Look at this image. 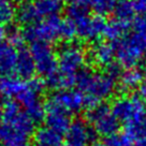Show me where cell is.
Listing matches in <instances>:
<instances>
[{"instance_id":"d590c367","label":"cell","mask_w":146,"mask_h":146,"mask_svg":"<svg viewBox=\"0 0 146 146\" xmlns=\"http://www.w3.org/2000/svg\"><path fill=\"white\" fill-rule=\"evenodd\" d=\"M0 146H31L29 142H18V143H5V144H0Z\"/></svg>"},{"instance_id":"e575fe53","label":"cell","mask_w":146,"mask_h":146,"mask_svg":"<svg viewBox=\"0 0 146 146\" xmlns=\"http://www.w3.org/2000/svg\"><path fill=\"white\" fill-rule=\"evenodd\" d=\"M140 96L142 97V99L145 101L146 100V76L144 78V81L141 85V89H140Z\"/></svg>"},{"instance_id":"ab89813d","label":"cell","mask_w":146,"mask_h":146,"mask_svg":"<svg viewBox=\"0 0 146 146\" xmlns=\"http://www.w3.org/2000/svg\"><path fill=\"white\" fill-rule=\"evenodd\" d=\"M0 121H2V104L0 103Z\"/></svg>"},{"instance_id":"3957f363","label":"cell","mask_w":146,"mask_h":146,"mask_svg":"<svg viewBox=\"0 0 146 146\" xmlns=\"http://www.w3.org/2000/svg\"><path fill=\"white\" fill-rule=\"evenodd\" d=\"M115 57L126 69L137 67L146 55V40L137 32H130L113 42Z\"/></svg>"},{"instance_id":"4fadbf2b","label":"cell","mask_w":146,"mask_h":146,"mask_svg":"<svg viewBox=\"0 0 146 146\" xmlns=\"http://www.w3.org/2000/svg\"><path fill=\"white\" fill-rule=\"evenodd\" d=\"M90 59L98 66L108 67L114 62L115 50L112 43L109 42H97L89 52Z\"/></svg>"},{"instance_id":"5bb4252c","label":"cell","mask_w":146,"mask_h":146,"mask_svg":"<svg viewBox=\"0 0 146 146\" xmlns=\"http://www.w3.org/2000/svg\"><path fill=\"white\" fill-rule=\"evenodd\" d=\"M36 72V64L32 59V56L30 54V50H27L26 48H21L18 52L17 61L15 67V73L21 80H31L35 78V73Z\"/></svg>"},{"instance_id":"d6a6232c","label":"cell","mask_w":146,"mask_h":146,"mask_svg":"<svg viewBox=\"0 0 146 146\" xmlns=\"http://www.w3.org/2000/svg\"><path fill=\"white\" fill-rule=\"evenodd\" d=\"M135 12L146 14V0H131Z\"/></svg>"},{"instance_id":"836d02e7","label":"cell","mask_w":146,"mask_h":146,"mask_svg":"<svg viewBox=\"0 0 146 146\" xmlns=\"http://www.w3.org/2000/svg\"><path fill=\"white\" fill-rule=\"evenodd\" d=\"M68 1L71 5H80V7H85V8L90 7L91 2V0H68Z\"/></svg>"},{"instance_id":"ba28073f","label":"cell","mask_w":146,"mask_h":146,"mask_svg":"<svg viewBox=\"0 0 146 146\" xmlns=\"http://www.w3.org/2000/svg\"><path fill=\"white\" fill-rule=\"evenodd\" d=\"M45 109V123L46 127L50 128L55 132L62 134L68 131V129L71 126V118L70 114L62 109L56 101L50 97L44 104Z\"/></svg>"},{"instance_id":"f546056e","label":"cell","mask_w":146,"mask_h":146,"mask_svg":"<svg viewBox=\"0 0 146 146\" xmlns=\"http://www.w3.org/2000/svg\"><path fill=\"white\" fill-rule=\"evenodd\" d=\"M132 31L137 32L146 40V14H142L133 19Z\"/></svg>"},{"instance_id":"2e32d148","label":"cell","mask_w":146,"mask_h":146,"mask_svg":"<svg viewBox=\"0 0 146 146\" xmlns=\"http://www.w3.org/2000/svg\"><path fill=\"white\" fill-rule=\"evenodd\" d=\"M144 78V72L139 67L126 69L125 71H123V74L119 78L120 86L123 90H132L142 85Z\"/></svg>"},{"instance_id":"ffe728a7","label":"cell","mask_w":146,"mask_h":146,"mask_svg":"<svg viewBox=\"0 0 146 146\" xmlns=\"http://www.w3.org/2000/svg\"><path fill=\"white\" fill-rule=\"evenodd\" d=\"M35 7L40 17H50L58 15L61 9L62 5L59 0H36Z\"/></svg>"},{"instance_id":"74e56055","label":"cell","mask_w":146,"mask_h":146,"mask_svg":"<svg viewBox=\"0 0 146 146\" xmlns=\"http://www.w3.org/2000/svg\"><path fill=\"white\" fill-rule=\"evenodd\" d=\"M3 95V76H0V96Z\"/></svg>"},{"instance_id":"8d00e7d4","label":"cell","mask_w":146,"mask_h":146,"mask_svg":"<svg viewBox=\"0 0 146 146\" xmlns=\"http://www.w3.org/2000/svg\"><path fill=\"white\" fill-rule=\"evenodd\" d=\"M5 29L3 28V26L0 25V42L2 41V39L5 38Z\"/></svg>"},{"instance_id":"52a82bcc","label":"cell","mask_w":146,"mask_h":146,"mask_svg":"<svg viewBox=\"0 0 146 146\" xmlns=\"http://www.w3.org/2000/svg\"><path fill=\"white\" fill-rule=\"evenodd\" d=\"M30 54L36 64V72L47 78L58 70V60L54 48L45 42H35L30 47Z\"/></svg>"},{"instance_id":"6da1fadb","label":"cell","mask_w":146,"mask_h":146,"mask_svg":"<svg viewBox=\"0 0 146 146\" xmlns=\"http://www.w3.org/2000/svg\"><path fill=\"white\" fill-rule=\"evenodd\" d=\"M33 130L35 123L22 111L18 102L5 101L2 104V123L0 125L1 144L28 141Z\"/></svg>"},{"instance_id":"603a6c76","label":"cell","mask_w":146,"mask_h":146,"mask_svg":"<svg viewBox=\"0 0 146 146\" xmlns=\"http://www.w3.org/2000/svg\"><path fill=\"white\" fill-rule=\"evenodd\" d=\"M125 133H127L133 141H140L146 139V116L139 120L126 125Z\"/></svg>"},{"instance_id":"484cf974","label":"cell","mask_w":146,"mask_h":146,"mask_svg":"<svg viewBox=\"0 0 146 146\" xmlns=\"http://www.w3.org/2000/svg\"><path fill=\"white\" fill-rule=\"evenodd\" d=\"M111 113V108L106 103H103V102H100L99 104H97L96 106L91 108V109L87 110L86 112V119L89 121V123L92 125V123L97 121L99 118L103 117L104 115Z\"/></svg>"},{"instance_id":"8992f818","label":"cell","mask_w":146,"mask_h":146,"mask_svg":"<svg viewBox=\"0 0 146 146\" xmlns=\"http://www.w3.org/2000/svg\"><path fill=\"white\" fill-rule=\"evenodd\" d=\"M57 60L59 69L58 71L60 73L69 76H75L76 73L84 68L86 53L80 44L68 42L61 46Z\"/></svg>"},{"instance_id":"8fae6325","label":"cell","mask_w":146,"mask_h":146,"mask_svg":"<svg viewBox=\"0 0 146 146\" xmlns=\"http://www.w3.org/2000/svg\"><path fill=\"white\" fill-rule=\"evenodd\" d=\"M52 97L69 114L78 113L85 108L84 94L80 90H74V89L60 90Z\"/></svg>"},{"instance_id":"f1b7e54d","label":"cell","mask_w":146,"mask_h":146,"mask_svg":"<svg viewBox=\"0 0 146 146\" xmlns=\"http://www.w3.org/2000/svg\"><path fill=\"white\" fill-rule=\"evenodd\" d=\"M88 15V8L80 5H69L67 8V16L70 21L76 22L78 19Z\"/></svg>"},{"instance_id":"60d3db41","label":"cell","mask_w":146,"mask_h":146,"mask_svg":"<svg viewBox=\"0 0 146 146\" xmlns=\"http://www.w3.org/2000/svg\"><path fill=\"white\" fill-rule=\"evenodd\" d=\"M25 2H31V1H33V0H24Z\"/></svg>"},{"instance_id":"7402d4cb","label":"cell","mask_w":146,"mask_h":146,"mask_svg":"<svg viewBox=\"0 0 146 146\" xmlns=\"http://www.w3.org/2000/svg\"><path fill=\"white\" fill-rule=\"evenodd\" d=\"M115 18L129 23L135 14V10L131 0H118L114 9Z\"/></svg>"},{"instance_id":"cb8c5ba5","label":"cell","mask_w":146,"mask_h":146,"mask_svg":"<svg viewBox=\"0 0 146 146\" xmlns=\"http://www.w3.org/2000/svg\"><path fill=\"white\" fill-rule=\"evenodd\" d=\"M16 10L10 0H0V25H11L16 17Z\"/></svg>"},{"instance_id":"83f0119b","label":"cell","mask_w":146,"mask_h":146,"mask_svg":"<svg viewBox=\"0 0 146 146\" xmlns=\"http://www.w3.org/2000/svg\"><path fill=\"white\" fill-rule=\"evenodd\" d=\"M75 36H76V30H75L74 23L69 18L62 19L60 25V39H62L64 41H70Z\"/></svg>"},{"instance_id":"30bf717a","label":"cell","mask_w":146,"mask_h":146,"mask_svg":"<svg viewBox=\"0 0 146 146\" xmlns=\"http://www.w3.org/2000/svg\"><path fill=\"white\" fill-rule=\"evenodd\" d=\"M66 137L70 146H86L88 143L97 141L98 133L94 128L87 127L83 120H75L66 132Z\"/></svg>"},{"instance_id":"9c48e42d","label":"cell","mask_w":146,"mask_h":146,"mask_svg":"<svg viewBox=\"0 0 146 146\" xmlns=\"http://www.w3.org/2000/svg\"><path fill=\"white\" fill-rule=\"evenodd\" d=\"M73 23L75 25L76 36L78 38L85 41H97L102 36H104L105 26L108 22L103 16H90L88 14Z\"/></svg>"},{"instance_id":"b9f144b4","label":"cell","mask_w":146,"mask_h":146,"mask_svg":"<svg viewBox=\"0 0 146 146\" xmlns=\"http://www.w3.org/2000/svg\"><path fill=\"white\" fill-rule=\"evenodd\" d=\"M64 146H70V145H68V144H67V145H64Z\"/></svg>"},{"instance_id":"44dd1931","label":"cell","mask_w":146,"mask_h":146,"mask_svg":"<svg viewBox=\"0 0 146 146\" xmlns=\"http://www.w3.org/2000/svg\"><path fill=\"white\" fill-rule=\"evenodd\" d=\"M27 88V82L19 78L3 76V95L2 96L17 98Z\"/></svg>"},{"instance_id":"277c9868","label":"cell","mask_w":146,"mask_h":146,"mask_svg":"<svg viewBox=\"0 0 146 146\" xmlns=\"http://www.w3.org/2000/svg\"><path fill=\"white\" fill-rule=\"evenodd\" d=\"M111 112L119 123L128 125L146 116V105L140 95L119 97L112 103Z\"/></svg>"},{"instance_id":"1f68e13d","label":"cell","mask_w":146,"mask_h":146,"mask_svg":"<svg viewBox=\"0 0 146 146\" xmlns=\"http://www.w3.org/2000/svg\"><path fill=\"white\" fill-rule=\"evenodd\" d=\"M95 146H119L118 140H117V134L113 137H105L103 141L97 142Z\"/></svg>"},{"instance_id":"7c38bea8","label":"cell","mask_w":146,"mask_h":146,"mask_svg":"<svg viewBox=\"0 0 146 146\" xmlns=\"http://www.w3.org/2000/svg\"><path fill=\"white\" fill-rule=\"evenodd\" d=\"M17 56V50L9 42H0V76L7 78L15 72Z\"/></svg>"},{"instance_id":"7a4b0ae2","label":"cell","mask_w":146,"mask_h":146,"mask_svg":"<svg viewBox=\"0 0 146 146\" xmlns=\"http://www.w3.org/2000/svg\"><path fill=\"white\" fill-rule=\"evenodd\" d=\"M115 82L105 73H95L86 67L81 69L75 75V85L78 90L99 102L113 95L116 86Z\"/></svg>"},{"instance_id":"f35d334b","label":"cell","mask_w":146,"mask_h":146,"mask_svg":"<svg viewBox=\"0 0 146 146\" xmlns=\"http://www.w3.org/2000/svg\"><path fill=\"white\" fill-rule=\"evenodd\" d=\"M135 146H146V139L145 140H140V141H137V145Z\"/></svg>"},{"instance_id":"e0dca14e","label":"cell","mask_w":146,"mask_h":146,"mask_svg":"<svg viewBox=\"0 0 146 146\" xmlns=\"http://www.w3.org/2000/svg\"><path fill=\"white\" fill-rule=\"evenodd\" d=\"M35 146H62L61 134L50 128H40L35 134Z\"/></svg>"},{"instance_id":"ac0fdd59","label":"cell","mask_w":146,"mask_h":146,"mask_svg":"<svg viewBox=\"0 0 146 146\" xmlns=\"http://www.w3.org/2000/svg\"><path fill=\"white\" fill-rule=\"evenodd\" d=\"M129 27H130L129 23L119 21L117 18H114V19H112V21L106 23L104 36L110 41L116 42L117 40L121 39L123 36L127 35Z\"/></svg>"},{"instance_id":"5b68a950","label":"cell","mask_w":146,"mask_h":146,"mask_svg":"<svg viewBox=\"0 0 146 146\" xmlns=\"http://www.w3.org/2000/svg\"><path fill=\"white\" fill-rule=\"evenodd\" d=\"M62 18L58 15L44 18L41 22L25 27L22 33L25 41L52 43L60 39V25Z\"/></svg>"},{"instance_id":"4dcf8cb0","label":"cell","mask_w":146,"mask_h":146,"mask_svg":"<svg viewBox=\"0 0 146 146\" xmlns=\"http://www.w3.org/2000/svg\"><path fill=\"white\" fill-rule=\"evenodd\" d=\"M121 66L118 62H112L109 64L108 67H105V74L109 75L111 78H113L114 81H117L118 78H120L121 74H123V70H121Z\"/></svg>"},{"instance_id":"d4e9b609","label":"cell","mask_w":146,"mask_h":146,"mask_svg":"<svg viewBox=\"0 0 146 146\" xmlns=\"http://www.w3.org/2000/svg\"><path fill=\"white\" fill-rule=\"evenodd\" d=\"M117 1L118 0H91L90 7L96 15L105 16L114 12Z\"/></svg>"},{"instance_id":"9a60e30c","label":"cell","mask_w":146,"mask_h":146,"mask_svg":"<svg viewBox=\"0 0 146 146\" xmlns=\"http://www.w3.org/2000/svg\"><path fill=\"white\" fill-rule=\"evenodd\" d=\"M92 126H94V129L96 130V132L98 134L105 137L116 135L119 128H120L119 121L115 118L114 115L112 114V112L99 118L97 121L92 123Z\"/></svg>"},{"instance_id":"d6986e66","label":"cell","mask_w":146,"mask_h":146,"mask_svg":"<svg viewBox=\"0 0 146 146\" xmlns=\"http://www.w3.org/2000/svg\"><path fill=\"white\" fill-rule=\"evenodd\" d=\"M16 17L19 23L24 26H30L39 22V14L36 7L31 2H24L16 10Z\"/></svg>"},{"instance_id":"7bdbcfd3","label":"cell","mask_w":146,"mask_h":146,"mask_svg":"<svg viewBox=\"0 0 146 146\" xmlns=\"http://www.w3.org/2000/svg\"><path fill=\"white\" fill-rule=\"evenodd\" d=\"M59 1H61V0H59Z\"/></svg>"},{"instance_id":"4316f807","label":"cell","mask_w":146,"mask_h":146,"mask_svg":"<svg viewBox=\"0 0 146 146\" xmlns=\"http://www.w3.org/2000/svg\"><path fill=\"white\" fill-rule=\"evenodd\" d=\"M5 35L8 36V39H9L8 42H9L11 45L14 46L16 50L17 48H19V50L23 48L24 43H25V39H24L22 31L16 26L9 25L8 29L5 30Z\"/></svg>"}]
</instances>
